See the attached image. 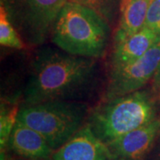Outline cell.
<instances>
[{"label":"cell","instance_id":"cell-1","mask_svg":"<svg viewBox=\"0 0 160 160\" xmlns=\"http://www.w3.org/2000/svg\"><path fill=\"white\" fill-rule=\"evenodd\" d=\"M95 75V59L45 48L33 60L32 71L24 88L23 104L69 101L87 89Z\"/></svg>","mask_w":160,"mask_h":160},{"label":"cell","instance_id":"cell-2","mask_svg":"<svg viewBox=\"0 0 160 160\" xmlns=\"http://www.w3.org/2000/svg\"><path fill=\"white\" fill-rule=\"evenodd\" d=\"M108 20L86 6L67 1L52 31V41L62 51L80 57L97 59L107 51Z\"/></svg>","mask_w":160,"mask_h":160},{"label":"cell","instance_id":"cell-3","mask_svg":"<svg viewBox=\"0 0 160 160\" xmlns=\"http://www.w3.org/2000/svg\"><path fill=\"white\" fill-rule=\"evenodd\" d=\"M157 103L146 90L114 98L92 110L88 125L100 140L108 144L154 120Z\"/></svg>","mask_w":160,"mask_h":160},{"label":"cell","instance_id":"cell-4","mask_svg":"<svg viewBox=\"0 0 160 160\" xmlns=\"http://www.w3.org/2000/svg\"><path fill=\"white\" fill-rule=\"evenodd\" d=\"M86 114L85 104L55 100L22 104L18 120L40 133L52 149L56 150L83 127Z\"/></svg>","mask_w":160,"mask_h":160},{"label":"cell","instance_id":"cell-5","mask_svg":"<svg viewBox=\"0 0 160 160\" xmlns=\"http://www.w3.org/2000/svg\"><path fill=\"white\" fill-rule=\"evenodd\" d=\"M68 0H5L8 17H12L23 38L30 45L44 44Z\"/></svg>","mask_w":160,"mask_h":160},{"label":"cell","instance_id":"cell-6","mask_svg":"<svg viewBox=\"0 0 160 160\" xmlns=\"http://www.w3.org/2000/svg\"><path fill=\"white\" fill-rule=\"evenodd\" d=\"M160 66V42L132 62L111 69L104 101L142 90Z\"/></svg>","mask_w":160,"mask_h":160},{"label":"cell","instance_id":"cell-7","mask_svg":"<svg viewBox=\"0 0 160 160\" xmlns=\"http://www.w3.org/2000/svg\"><path fill=\"white\" fill-rule=\"evenodd\" d=\"M160 136V119L129 132L107 144L112 160H146Z\"/></svg>","mask_w":160,"mask_h":160},{"label":"cell","instance_id":"cell-8","mask_svg":"<svg viewBox=\"0 0 160 160\" xmlns=\"http://www.w3.org/2000/svg\"><path fill=\"white\" fill-rule=\"evenodd\" d=\"M52 160H112V157L107 144L95 135L87 124L54 150Z\"/></svg>","mask_w":160,"mask_h":160},{"label":"cell","instance_id":"cell-9","mask_svg":"<svg viewBox=\"0 0 160 160\" xmlns=\"http://www.w3.org/2000/svg\"><path fill=\"white\" fill-rule=\"evenodd\" d=\"M7 146L15 154L31 160L46 159L53 151L40 133L19 120L12 131Z\"/></svg>","mask_w":160,"mask_h":160},{"label":"cell","instance_id":"cell-10","mask_svg":"<svg viewBox=\"0 0 160 160\" xmlns=\"http://www.w3.org/2000/svg\"><path fill=\"white\" fill-rule=\"evenodd\" d=\"M159 42L160 36L146 26L143 27L135 34L119 43L114 44L110 62L111 69L118 68L136 61Z\"/></svg>","mask_w":160,"mask_h":160},{"label":"cell","instance_id":"cell-11","mask_svg":"<svg viewBox=\"0 0 160 160\" xmlns=\"http://www.w3.org/2000/svg\"><path fill=\"white\" fill-rule=\"evenodd\" d=\"M151 0H122L119 27L114 36V44L119 43L145 27Z\"/></svg>","mask_w":160,"mask_h":160},{"label":"cell","instance_id":"cell-12","mask_svg":"<svg viewBox=\"0 0 160 160\" xmlns=\"http://www.w3.org/2000/svg\"><path fill=\"white\" fill-rule=\"evenodd\" d=\"M19 103H11L7 105L6 103L1 104L0 113V143L1 150L5 149L9 138L11 136L12 131L18 120V114L20 111Z\"/></svg>","mask_w":160,"mask_h":160},{"label":"cell","instance_id":"cell-13","mask_svg":"<svg viewBox=\"0 0 160 160\" xmlns=\"http://www.w3.org/2000/svg\"><path fill=\"white\" fill-rule=\"evenodd\" d=\"M0 44L18 50L24 47L22 39L10 22L6 10L2 5L0 8Z\"/></svg>","mask_w":160,"mask_h":160},{"label":"cell","instance_id":"cell-14","mask_svg":"<svg viewBox=\"0 0 160 160\" xmlns=\"http://www.w3.org/2000/svg\"><path fill=\"white\" fill-rule=\"evenodd\" d=\"M97 11L107 20L111 16L116 0H68Z\"/></svg>","mask_w":160,"mask_h":160},{"label":"cell","instance_id":"cell-15","mask_svg":"<svg viewBox=\"0 0 160 160\" xmlns=\"http://www.w3.org/2000/svg\"><path fill=\"white\" fill-rule=\"evenodd\" d=\"M145 26L160 36V0L150 1Z\"/></svg>","mask_w":160,"mask_h":160},{"label":"cell","instance_id":"cell-16","mask_svg":"<svg viewBox=\"0 0 160 160\" xmlns=\"http://www.w3.org/2000/svg\"><path fill=\"white\" fill-rule=\"evenodd\" d=\"M150 160H160V136L155 142L152 149L149 153Z\"/></svg>","mask_w":160,"mask_h":160},{"label":"cell","instance_id":"cell-17","mask_svg":"<svg viewBox=\"0 0 160 160\" xmlns=\"http://www.w3.org/2000/svg\"><path fill=\"white\" fill-rule=\"evenodd\" d=\"M154 82H155V85L158 86V88L160 89V66L158 69V71H157V73L155 75L154 77Z\"/></svg>","mask_w":160,"mask_h":160},{"label":"cell","instance_id":"cell-18","mask_svg":"<svg viewBox=\"0 0 160 160\" xmlns=\"http://www.w3.org/2000/svg\"><path fill=\"white\" fill-rule=\"evenodd\" d=\"M1 160H10L8 159L6 157V155L4 154V152H1Z\"/></svg>","mask_w":160,"mask_h":160}]
</instances>
